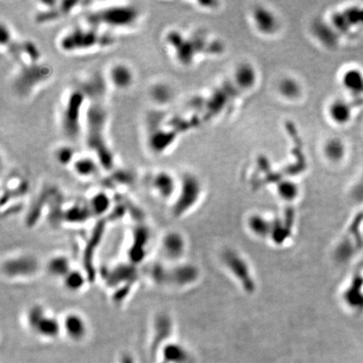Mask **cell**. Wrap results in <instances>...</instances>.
<instances>
[{
  "instance_id": "cell-8",
  "label": "cell",
  "mask_w": 363,
  "mask_h": 363,
  "mask_svg": "<svg viewBox=\"0 0 363 363\" xmlns=\"http://www.w3.org/2000/svg\"><path fill=\"white\" fill-rule=\"evenodd\" d=\"M202 187L200 180L194 174H184L179 179V186L172 204L174 217H182L187 214L200 200Z\"/></svg>"
},
{
  "instance_id": "cell-13",
  "label": "cell",
  "mask_w": 363,
  "mask_h": 363,
  "mask_svg": "<svg viewBox=\"0 0 363 363\" xmlns=\"http://www.w3.org/2000/svg\"><path fill=\"white\" fill-rule=\"evenodd\" d=\"M223 260L230 271L240 282L242 287L246 292L255 291V282L253 280L249 266L238 253L233 250H227L223 255Z\"/></svg>"
},
{
  "instance_id": "cell-23",
  "label": "cell",
  "mask_w": 363,
  "mask_h": 363,
  "mask_svg": "<svg viewBox=\"0 0 363 363\" xmlns=\"http://www.w3.org/2000/svg\"><path fill=\"white\" fill-rule=\"evenodd\" d=\"M46 268L50 276L62 280L72 269V266L71 260L66 255L59 254L52 256L48 260Z\"/></svg>"
},
{
  "instance_id": "cell-17",
  "label": "cell",
  "mask_w": 363,
  "mask_h": 363,
  "mask_svg": "<svg viewBox=\"0 0 363 363\" xmlns=\"http://www.w3.org/2000/svg\"><path fill=\"white\" fill-rule=\"evenodd\" d=\"M185 250L186 240L179 232H168L162 238L160 252L166 259L170 260H178L184 254Z\"/></svg>"
},
{
  "instance_id": "cell-28",
  "label": "cell",
  "mask_w": 363,
  "mask_h": 363,
  "mask_svg": "<svg viewBox=\"0 0 363 363\" xmlns=\"http://www.w3.org/2000/svg\"><path fill=\"white\" fill-rule=\"evenodd\" d=\"M324 156L330 162L340 160L345 153V146L338 138H330L324 142L323 148Z\"/></svg>"
},
{
  "instance_id": "cell-26",
  "label": "cell",
  "mask_w": 363,
  "mask_h": 363,
  "mask_svg": "<svg viewBox=\"0 0 363 363\" xmlns=\"http://www.w3.org/2000/svg\"><path fill=\"white\" fill-rule=\"evenodd\" d=\"M78 153L79 150L74 146V144L66 142L54 148L53 156L60 166L70 168Z\"/></svg>"
},
{
  "instance_id": "cell-12",
  "label": "cell",
  "mask_w": 363,
  "mask_h": 363,
  "mask_svg": "<svg viewBox=\"0 0 363 363\" xmlns=\"http://www.w3.org/2000/svg\"><path fill=\"white\" fill-rule=\"evenodd\" d=\"M6 276L10 278H26L39 270L36 258L32 255L16 256L6 260L3 266Z\"/></svg>"
},
{
  "instance_id": "cell-10",
  "label": "cell",
  "mask_w": 363,
  "mask_h": 363,
  "mask_svg": "<svg viewBox=\"0 0 363 363\" xmlns=\"http://www.w3.org/2000/svg\"><path fill=\"white\" fill-rule=\"evenodd\" d=\"M26 323L36 334L44 338H55L62 332V320L48 313L43 306L36 304L27 310Z\"/></svg>"
},
{
  "instance_id": "cell-2",
  "label": "cell",
  "mask_w": 363,
  "mask_h": 363,
  "mask_svg": "<svg viewBox=\"0 0 363 363\" xmlns=\"http://www.w3.org/2000/svg\"><path fill=\"white\" fill-rule=\"evenodd\" d=\"M144 20V11L132 2H90L82 22L118 36L136 30Z\"/></svg>"
},
{
  "instance_id": "cell-25",
  "label": "cell",
  "mask_w": 363,
  "mask_h": 363,
  "mask_svg": "<svg viewBox=\"0 0 363 363\" xmlns=\"http://www.w3.org/2000/svg\"><path fill=\"white\" fill-rule=\"evenodd\" d=\"M340 82L342 87L352 94L363 91V74L358 68H349L342 74Z\"/></svg>"
},
{
  "instance_id": "cell-9",
  "label": "cell",
  "mask_w": 363,
  "mask_h": 363,
  "mask_svg": "<svg viewBox=\"0 0 363 363\" xmlns=\"http://www.w3.org/2000/svg\"><path fill=\"white\" fill-rule=\"evenodd\" d=\"M110 90L127 92L136 82V72L127 60H116L108 64L103 74Z\"/></svg>"
},
{
  "instance_id": "cell-20",
  "label": "cell",
  "mask_w": 363,
  "mask_h": 363,
  "mask_svg": "<svg viewBox=\"0 0 363 363\" xmlns=\"http://www.w3.org/2000/svg\"><path fill=\"white\" fill-rule=\"evenodd\" d=\"M198 278V270L190 264H182L169 268L168 284L187 286L194 284Z\"/></svg>"
},
{
  "instance_id": "cell-15",
  "label": "cell",
  "mask_w": 363,
  "mask_h": 363,
  "mask_svg": "<svg viewBox=\"0 0 363 363\" xmlns=\"http://www.w3.org/2000/svg\"><path fill=\"white\" fill-rule=\"evenodd\" d=\"M69 169L76 178L82 180L97 178L104 171L97 158L88 150L79 152Z\"/></svg>"
},
{
  "instance_id": "cell-31",
  "label": "cell",
  "mask_w": 363,
  "mask_h": 363,
  "mask_svg": "<svg viewBox=\"0 0 363 363\" xmlns=\"http://www.w3.org/2000/svg\"><path fill=\"white\" fill-rule=\"evenodd\" d=\"M279 194L282 198L287 200H294L298 194V188L292 182H282L279 184Z\"/></svg>"
},
{
  "instance_id": "cell-5",
  "label": "cell",
  "mask_w": 363,
  "mask_h": 363,
  "mask_svg": "<svg viewBox=\"0 0 363 363\" xmlns=\"http://www.w3.org/2000/svg\"><path fill=\"white\" fill-rule=\"evenodd\" d=\"M178 130L164 110L153 108L146 117L145 142L148 150L154 156L168 152L176 142Z\"/></svg>"
},
{
  "instance_id": "cell-22",
  "label": "cell",
  "mask_w": 363,
  "mask_h": 363,
  "mask_svg": "<svg viewBox=\"0 0 363 363\" xmlns=\"http://www.w3.org/2000/svg\"><path fill=\"white\" fill-rule=\"evenodd\" d=\"M87 204L92 216L100 217L106 216L110 210L113 206V200L108 192L100 190L91 195Z\"/></svg>"
},
{
  "instance_id": "cell-21",
  "label": "cell",
  "mask_w": 363,
  "mask_h": 363,
  "mask_svg": "<svg viewBox=\"0 0 363 363\" xmlns=\"http://www.w3.org/2000/svg\"><path fill=\"white\" fill-rule=\"evenodd\" d=\"M327 114L332 123L337 126H344L350 120L352 108L346 100L336 98L329 104Z\"/></svg>"
},
{
  "instance_id": "cell-19",
  "label": "cell",
  "mask_w": 363,
  "mask_h": 363,
  "mask_svg": "<svg viewBox=\"0 0 363 363\" xmlns=\"http://www.w3.org/2000/svg\"><path fill=\"white\" fill-rule=\"evenodd\" d=\"M148 94L156 108L164 110L174 98V88L165 81L152 82L149 88Z\"/></svg>"
},
{
  "instance_id": "cell-4",
  "label": "cell",
  "mask_w": 363,
  "mask_h": 363,
  "mask_svg": "<svg viewBox=\"0 0 363 363\" xmlns=\"http://www.w3.org/2000/svg\"><path fill=\"white\" fill-rule=\"evenodd\" d=\"M88 102V95L81 81L62 92L58 104V124L68 142L76 145L82 142Z\"/></svg>"
},
{
  "instance_id": "cell-7",
  "label": "cell",
  "mask_w": 363,
  "mask_h": 363,
  "mask_svg": "<svg viewBox=\"0 0 363 363\" xmlns=\"http://www.w3.org/2000/svg\"><path fill=\"white\" fill-rule=\"evenodd\" d=\"M90 2L84 1H39L34 6L33 20L39 26L55 24L64 18L82 13L90 6Z\"/></svg>"
},
{
  "instance_id": "cell-16",
  "label": "cell",
  "mask_w": 363,
  "mask_h": 363,
  "mask_svg": "<svg viewBox=\"0 0 363 363\" xmlns=\"http://www.w3.org/2000/svg\"><path fill=\"white\" fill-rule=\"evenodd\" d=\"M62 332L74 342L84 339L88 334V326L84 316L78 312H68L62 320Z\"/></svg>"
},
{
  "instance_id": "cell-1",
  "label": "cell",
  "mask_w": 363,
  "mask_h": 363,
  "mask_svg": "<svg viewBox=\"0 0 363 363\" xmlns=\"http://www.w3.org/2000/svg\"><path fill=\"white\" fill-rule=\"evenodd\" d=\"M81 82L90 98L82 142L88 152L98 160L104 172H110L116 169V156L110 136V88L103 74H94L82 79Z\"/></svg>"
},
{
  "instance_id": "cell-6",
  "label": "cell",
  "mask_w": 363,
  "mask_h": 363,
  "mask_svg": "<svg viewBox=\"0 0 363 363\" xmlns=\"http://www.w3.org/2000/svg\"><path fill=\"white\" fill-rule=\"evenodd\" d=\"M12 79L14 92L22 100H28L52 80L54 69L45 60L16 66Z\"/></svg>"
},
{
  "instance_id": "cell-3",
  "label": "cell",
  "mask_w": 363,
  "mask_h": 363,
  "mask_svg": "<svg viewBox=\"0 0 363 363\" xmlns=\"http://www.w3.org/2000/svg\"><path fill=\"white\" fill-rule=\"evenodd\" d=\"M118 36L82 22L60 33L58 50L66 56L94 55L116 46Z\"/></svg>"
},
{
  "instance_id": "cell-14",
  "label": "cell",
  "mask_w": 363,
  "mask_h": 363,
  "mask_svg": "<svg viewBox=\"0 0 363 363\" xmlns=\"http://www.w3.org/2000/svg\"><path fill=\"white\" fill-rule=\"evenodd\" d=\"M250 20L255 29L264 36H274L280 28L278 17L266 6H255L250 12Z\"/></svg>"
},
{
  "instance_id": "cell-30",
  "label": "cell",
  "mask_w": 363,
  "mask_h": 363,
  "mask_svg": "<svg viewBox=\"0 0 363 363\" xmlns=\"http://www.w3.org/2000/svg\"><path fill=\"white\" fill-rule=\"evenodd\" d=\"M92 216L88 206H72L66 210V220L71 223H82L86 220H88Z\"/></svg>"
},
{
  "instance_id": "cell-11",
  "label": "cell",
  "mask_w": 363,
  "mask_h": 363,
  "mask_svg": "<svg viewBox=\"0 0 363 363\" xmlns=\"http://www.w3.org/2000/svg\"><path fill=\"white\" fill-rule=\"evenodd\" d=\"M148 186L158 198L164 201L174 200L178 190L179 179L168 170H158L150 174Z\"/></svg>"
},
{
  "instance_id": "cell-29",
  "label": "cell",
  "mask_w": 363,
  "mask_h": 363,
  "mask_svg": "<svg viewBox=\"0 0 363 363\" xmlns=\"http://www.w3.org/2000/svg\"><path fill=\"white\" fill-rule=\"evenodd\" d=\"M249 227L250 230L258 236H269L272 230V222L260 216H252L249 220Z\"/></svg>"
},
{
  "instance_id": "cell-18",
  "label": "cell",
  "mask_w": 363,
  "mask_h": 363,
  "mask_svg": "<svg viewBox=\"0 0 363 363\" xmlns=\"http://www.w3.org/2000/svg\"><path fill=\"white\" fill-rule=\"evenodd\" d=\"M233 80L237 87L242 90H252L258 82V70L249 62H242L234 68Z\"/></svg>"
},
{
  "instance_id": "cell-24",
  "label": "cell",
  "mask_w": 363,
  "mask_h": 363,
  "mask_svg": "<svg viewBox=\"0 0 363 363\" xmlns=\"http://www.w3.org/2000/svg\"><path fill=\"white\" fill-rule=\"evenodd\" d=\"M278 92L284 100L295 101L302 96V85L292 76H284L278 84Z\"/></svg>"
},
{
  "instance_id": "cell-27",
  "label": "cell",
  "mask_w": 363,
  "mask_h": 363,
  "mask_svg": "<svg viewBox=\"0 0 363 363\" xmlns=\"http://www.w3.org/2000/svg\"><path fill=\"white\" fill-rule=\"evenodd\" d=\"M62 282L64 288L68 291L78 292H80L84 288L87 282V278L80 270L72 268Z\"/></svg>"
}]
</instances>
